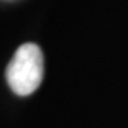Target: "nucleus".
I'll return each instance as SVG.
<instances>
[{"label":"nucleus","mask_w":128,"mask_h":128,"mask_svg":"<svg viewBox=\"0 0 128 128\" xmlns=\"http://www.w3.org/2000/svg\"><path fill=\"white\" fill-rule=\"evenodd\" d=\"M44 76V57L40 47L26 43L17 48L6 68V80L17 96H30L40 87Z\"/></svg>","instance_id":"nucleus-1"}]
</instances>
